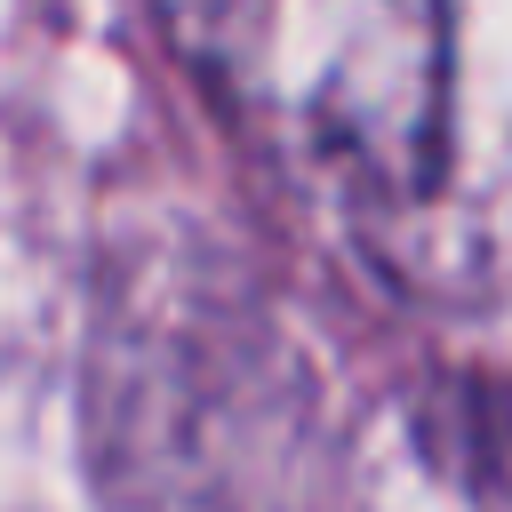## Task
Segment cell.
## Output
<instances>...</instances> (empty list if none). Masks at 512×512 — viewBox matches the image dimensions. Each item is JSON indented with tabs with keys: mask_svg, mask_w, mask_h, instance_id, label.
<instances>
[{
	"mask_svg": "<svg viewBox=\"0 0 512 512\" xmlns=\"http://www.w3.org/2000/svg\"><path fill=\"white\" fill-rule=\"evenodd\" d=\"M184 64L288 160L408 200L440 168V0H160Z\"/></svg>",
	"mask_w": 512,
	"mask_h": 512,
	"instance_id": "6da1fadb",
	"label": "cell"
}]
</instances>
